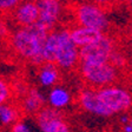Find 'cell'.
<instances>
[{"label": "cell", "instance_id": "cb8c5ba5", "mask_svg": "<svg viewBox=\"0 0 132 132\" xmlns=\"http://www.w3.org/2000/svg\"><path fill=\"white\" fill-rule=\"evenodd\" d=\"M123 130H124V132H132V126H131V124H126V125H124Z\"/></svg>", "mask_w": 132, "mask_h": 132}, {"label": "cell", "instance_id": "8992f818", "mask_svg": "<svg viewBox=\"0 0 132 132\" xmlns=\"http://www.w3.org/2000/svg\"><path fill=\"white\" fill-rule=\"evenodd\" d=\"M117 41L110 33H104L93 44L80 48V61L82 63H106L117 50Z\"/></svg>", "mask_w": 132, "mask_h": 132}, {"label": "cell", "instance_id": "4316f807", "mask_svg": "<svg viewBox=\"0 0 132 132\" xmlns=\"http://www.w3.org/2000/svg\"><path fill=\"white\" fill-rule=\"evenodd\" d=\"M124 1H126V3H127V4H130V5L132 4V0H124Z\"/></svg>", "mask_w": 132, "mask_h": 132}, {"label": "cell", "instance_id": "9a60e30c", "mask_svg": "<svg viewBox=\"0 0 132 132\" xmlns=\"http://www.w3.org/2000/svg\"><path fill=\"white\" fill-rule=\"evenodd\" d=\"M58 44H59V31L58 28H55L47 34L44 45V52H43L44 63H54Z\"/></svg>", "mask_w": 132, "mask_h": 132}, {"label": "cell", "instance_id": "3957f363", "mask_svg": "<svg viewBox=\"0 0 132 132\" xmlns=\"http://www.w3.org/2000/svg\"><path fill=\"white\" fill-rule=\"evenodd\" d=\"M73 18L77 26L93 28L103 33H109L110 20L106 11L91 1H81L73 6Z\"/></svg>", "mask_w": 132, "mask_h": 132}, {"label": "cell", "instance_id": "44dd1931", "mask_svg": "<svg viewBox=\"0 0 132 132\" xmlns=\"http://www.w3.org/2000/svg\"><path fill=\"white\" fill-rule=\"evenodd\" d=\"M11 132H31V129L28 127V125L22 120H18L16 123H14L12 125Z\"/></svg>", "mask_w": 132, "mask_h": 132}, {"label": "cell", "instance_id": "e0dca14e", "mask_svg": "<svg viewBox=\"0 0 132 132\" xmlns=\"http://www.w3.org/2000/svg\"><path fill=\"white\" fill-rule=\"evenodd\" d=\"M129 60L130 59H127L126 55L124 54L118 47H117V50L113 52V54L111 55V58H110V63L120 72H126L127 65H129Z\"/></svg>", "mask_w": 132, "mask_h": 132}, {"label": "cell", "instance_id": "d6986e66", "mask_svg": "<svg viewBox=\"0 0 132 132\" xmlns=\"http://www.w3.org/2000/svg\"><path fill=\"white\" fill-rule=\"evenodd\" d=\"M22 0H0V14H8L11 13L18 7Z\"/></svg>", "mask_w": 132, "mask_h": 132}, {"label": "cell", "instance_id": "7c38bea8", "mask_svg": "<svg viewBox=\"0 0 132 132\" xmlns=\"http://www.w3.org/2000/svg\"><path fill=\"white\" fill-rule=\"evenodd\" d=\"M45 103H46V99L41 94L40 91L32 87L28 88L27 92L25 93L21 102V109L27 114L37 116L45 107Z\"/></svg>", "mask_w": 132, "mask_h": 132}, {"label": "cell", "instance_id": "484cf974", "mask_svg": "<svg viewBox=\"0 0 132 132\" xmlns=\"http://www.w3.org/2000/svg\"><path fill=\"white\" fill-rule=\"evenodd\" d=\"M32 1H36V3H43V1H47V0H32Z\"/></svg>", "mask_w": 132, "mask_h": 132}, {"label": "cell", "instance_id": "7402d4cb", "mask_svg": "<svg viewBox=\"0 0 132 132\" xmlns=\"http://www.w3.org/2000/svg\"><path fill=\"white\" fill-rule=\"evenodd\" d=\"M130 120H131V117H130L127 113H124V114H121V117H120L121 124H124V125H126V124H130Z\"/></svg>", "mask_w": 132, "mask_h": 132}, {"label": "cell", "instance_id": "d4e9b609", "mask_svg": "<svg viewBox=\"0 0 132 132\" xmlns=\"http://www.w3.org/2000/svg\"><path fill=\"white\" fill-rule=\"evenodd\" d=\"M129 39H130V43H131V45H132V22L129 27Z\"/></svg>", "mask_w": 132, "mask_h": 132}, {"label": "cell", "instance_id": "f1b7e54d", "mask_svg": "<svg viewBox=\"0 0 132 132\" xmlns=\"http://www.w3.org/2000/svg\"><path fill=\"white\" fill-rule=\"evenodd\" d=\"M131 6H132V4H131Z\"/></svg>", "mask_w": 132, "mask_h": 132}, {"label": "cell", "instance_id": "52a82bcc", "mask_svg": "<svg viewBox=\"0 0 132 132\" xmlns=\"http://www.w3.org/2000/svg\"><path fill=\"white\" fill-rule=\"evenodd\" d=\"M77 103L82 111L98 116V117H111V112L100 100L98 96V90L88 86H84L79 90L77 96Z\"/></svg>", "mask_w": 132, "mask_h": 132}, {"label": "cell", "instance_id": "ac0fdd59", "mask_svg": "<svg viewBox=\"0 0 132 132\" xmlns=\"http://www.w3.org/2000/svg\"><path fill=\"white\" fill-rule=\"evenodd\" d=\"M12 97V88L7 81L0 78V105L7 104Z\"/></svg>", "mask_w": 132, "mask_h": 132}, {"label": "cell", "instance_id": "ba28073f", "mask_svg": "<svg viewBox=\"0 0 132 132\" xmlns=\"http://www.w3.org/2000/svg\"><path fill=\"white\" fill-rule=\"evenodd\" d=\"M41 132H71L63 113L50 106H45L36 116Z\"/></svg>", "mask_w": 132, "mask_h": 132}, {"label": "cell", "instance_id": "30bf717a", "mask_svg": "<svg viewBox=\"0 0 132 132\" xmlns=\"http://www.w3.org/2000/svg\"><path fill=\"white\" fill-rule=\"evenodd\" d=\"M14 24L19 27H27L37 24L39 20V5L32 0H22L11 13Z\"/></svg>", "mask_w": 132, "mask_h": 132}, {"label": "cell", "instance_id": "2e32d148", "mask_svg": "<svg viewBox=\"0 0 132 132\" xmlns=\"http://www.w3.org/2000/svg\"><path fill=\"white\" fill-rule=\"evenodd\" d=\"M19 118V110L12 104L0 105V124L1 125H13L18 121Z\"/></svg>", "mask_w": 132, "mask_h": 132}, {"label": "cell", "instance_id": "5bb4252c", "mask_svg": "<svg viewBox=\"0 0 132 132\" xmlns=\"http://www.w3.org/2000/svg\"><path fill=\"white\" fill-rule=\"evenodd\" d=\"M72 96L69 90H66L60 86H54L52 90L50 91L48 96H47V102L48 106L55 109V110H61L64 107L69 106L71 104Z\"/></svg>", "mask_w": 132, "mask_h": 132}, {"label": "cell", "instance_id": "6da1fadb", "mask_svg": "<svg viewBox=\"0 0 132 132\" xmlns=\"http://www.w3.org/2000/svg\"><path fill=\"white\" fill-rule=\"evenodd\" d=\"M48 33L39 24L18 27L11 37L12 47L16 55L39 67L44 64L43 52Z\"/></svg>", "mask_w": 132, "mask_h": 132}, {"label": "cell", "instance_id": "603a6c76", "mask_svg": "<svg viewBox=\"0 0 132 132\" xmlns=\"http://www.w3.org/2000/svg\"><path fill=\"white\" fill-rule=\"evenodd\" d=\"M126 73L132 78V57L130 58V60H129V65H127V69H126Z\"/></svg>", "mask_w": 132, "mask_h": 132}, {"label": "cell", "instance_id": "83f0119b", "mask_svg": "<svg viewBox=\"0 0 132 132\" xmlns=\"http://www.w3.org/2000/svg\"><path fill=\"white\" fill-rule=\"evenodd\" d=\"M130 124H131V126H132V116H131V120H130Z\"/></svg>", "mask_w": 132, "mask_h": 132}, {"label": "cell", "instance_id": "8fae6325", "mask_svg": "<svg viewBox=\"0 0 132 132\" xmlns=\"http://www.w3.org/2000/svg\"><path fill=\"white\" fill-rule=\"evenodd\" d=\"M70 34H71V39L74 43V45L80 50L82 47L93 44L104 33L100 31L93 30V28L82 27V26L76 25V27L70 28Z\"/></svg>", "mask_w": 132, "mask_h": 132}, {"label": "cell", "instance_id": "4fadbf2b", "mask_svg": "<svg viewBox=\"0 0 132 132\" xmlns=\"http://www.w3.org/2000/svg\"><path fill=\"white\" fill-rule=\"evenodd\" d=\"M38 80L41 86L54 87L60 80V69L54 63H44L38 69Z\"/></svg>", "mask_w": 132, "mask_h": 132}, {"label": "cell", "instance_id": "277c9868", "mask_svg": "<svg viewBox=\"0 0 132 132\" xmlns=\"http://www.w3.org/2000/svg\"><path fill=\"white\" fill-rule=\"evenodd\" d=\"M59 31V44L55 53L54 64L64 71H73L78 69L80 64V50L71 39L70 28L60 27Z\"/></svg>", "mask_w": 132, "mask_h": 132}, {"label": "cell", "instance_id": "7a4b0ae2", "mask_svg": "<svg viewBox=\"0 0 132 132\" xmlns=\"http://www.w3.org/2000/svg\"><path fill=\"white\" fill-rule=\"evenodd\" d=\"M78 71L85 86L99 88L116 85L120 80L121 72L110 61L106 63H82L80 61Z\"/></svg>", "mask_w": 132, "mask_h": 132}, {"label": "cell", "instance_id": "9c48e42d", "mask_svg": "<svg viewBox=\"0 0 132 132\" xmlns=\"http://www.w3.org/2000/svg\"><path fill=\"white\" fill-rule=\"evenodd\" d=\"M39 24L43 28L51 32L57 28V25L63 15V5L60 0H47L39 3Z\"/></svg>", "mask_w": 132, "mask_h": 132}, {"label": "cell", "instance_id": "5b68a950", "mask_svg": "<svg viewBox=\"0 0 132 132\" xmlns=\"http://www.w3.org/2000/svg\"><path fill=\"white\" fill-rule=\"evenodd\" d=\"M98 96L112 114L127 112L132 109V92L124 86L111 85L99 88Z\"/></svg>", "mask_w": 132, "mask_h": 132}, {"label": "cell", "instance_id": "ffe728a7", "mask_svg": "<svg viewBox=\"0 0 132 132\" xmlns=\"http://www.w3.org/2000/svg\"><path fill=\"white\" fill-rule=\"evenodd\" d=\"M90 1L98 6H100L102 8H104L105 11L120 3V0H90Z\"/></svg>", "mask_w": 132, "mask_h": 132}]
</instances>
